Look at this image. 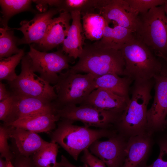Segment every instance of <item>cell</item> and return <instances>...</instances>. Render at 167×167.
<instances>
[{
	"label": "cell",
	"instance_id": "cell-26",
	"mask_svg": "<svg viewBox=\"0 0 167 167\" xmlns=\"http://www.w3.org/2000/svg\"><path fill=\"white\" fill-rule=\"evenodd\" d=\"M32 2L29 0H0L2 14L0 22L3 27H8V21L13 16L31 9Z\"/></svg>",
	"mask_w": 167,
	"mask_h": 167
},
{
	"label": "cell",
	"instance_id": "cell-32",
	"mask_svg": "<svg viewBox=\"0 0 167 167\" xmlns=\"http://www.w3.org/2000/svg\"><path fill=\"white\" fill-rule=\"evenodd\" d=\"M158 144L160 152L158 158L151 165L144 167H167V137L160 139Z\"/></svg>",
	"mask_w": 167,
	"mask_h": 167
},
{
	"label": "cell",
	"instance_id": "cell-10",
	"mask_svg": "<svg viewBox=\"0 0 167 167\" xmlns=\"http://www.w3.org/2000/svg\"><path fill=\"white\" fill-rule=\"evenodd\" d=\"M155 94L147 112L148 132L153 135L165 128L167 117V73L154 78Z\"/></svg>",
	"mask_w": 167,
	"mask_h": 167
},
{
	"label": "cell",
	"instance_id": "cell-13",
	"mask_svg": "<svg viewBox=\"0 0 167 167\" xmlns=\"http://www.w3.org/2000/svg\"><path fill=\"white\" fill-rule=\"evenodd\" d=\"M58 12L56 8H51L43 13L36 14L30 21H21V26L14 28L20 31L24 35L21 39H19L18 45L39 44L43 38L53 17Z\"/></svg>",
	"mask_w": 167,
	"mask_h": 167
},
{
	"label": "cell",
	"instance_id": "cell-18",
	"mask_svg": "<svg viewBox=\"0 0 167 167\" xmlns=\"http://www.w3.org/2000/svg\"><path fill=\"white\" fill-rule=\"evenodd\" d=\"M72 23L67 36L62 43V50L68 57L74 59L79 58L85 44L86 38L82 27L81 15L79 11H72Z\"/></svg>",
	"mask_w": 167,
	"mask_h": 167
},
{
	"label": "cell",
	"instance_id": "cell-30",
	"mask_svg": "<svg viewBox=\"0 0 167 167\" xmlns=\"http://www.w3.org/2000/svg\"><path fill=\"white\" fill-rule=\"evenodd\" d=\"M166 0H126L131 9L139 15L147 12L151 9L161 6Z\"/></svg>",
	"mask_w": 167,
	"mask_h": 167
},
{
	"label": "cell",
	"instance_id": "cell-9",
	"mask_svg": "<svg viewBox=\"0 0 167 167\" xmlns=\"http://www.w3.org/2000/svg\"><path fill=\"white\" fill-rule=\"evenodd\" d=\"M27 54L30 57L32 69L34 72L50 84L57 83L59 74L65 69H69L71 58L62 50L47 53L37 50L32 45Z\"/></svg>",
	"mask_w": 167,
	"mask_h": 167
},
{
	"label": "cell",
	"instance_id": "cell-11",
	"mask_svg": "<svg viewBox=\"0 0 167 167\" xmlns=\"http://www.w3.org/2000/svg\"><path fill=\"white\" fill-rule=\"evenodd\" d=\"M128 139L117 133L107 140L95 141L89 148L90 152L102 161L107 167H122Z\"/></svg>",
	"mask_w": 167,
	"mask_h": 167
},
{
	"label": "cell",
	"instance_id": "cell-33",
	"mask_svg": "<svg viewBox=\"0 0 167 167\" xmlns=\"http://www.w3.org/2000/svg\"><path fill=\"white\" fill-rule=\"evenodd\" d=\"M81 161L88 167H107L102 161L92 154L88 149L83 151Z\"/></svg>",
	"mask_w": 167,
	"mask_h": 167
},
{
	"label": "cell",
	"instance_id": "cell-27",
	"mask_svg": "<svg viewBox=\"0 0 167 167\" xmlns=\"http://www.w3.org/2000/svg\"><path fill=\"white\" fill-rule=\"evenodd\" d=\"M9 27L0 28V58H8L19 53L17 47L19 39Z\"/></svg>",
	"mask_w": 167,
	"mask_h": 167
},
{
	"label": "cell",
	"instance_id": "cell-41",
	"mask_svg": "<svg viewBox=\"0 0 167 167\" xmlns=\"http://www.w3.org/2000/svg\"><path fill=\"white\" fill-rule=\"evenodd\" d=\"M165 60L167 62V58Z\"/></svg>",
	"mask_w": 167,
	"mask_h": 167
},
{
	"label": "cell",
	"instance_id": "cell-16",
	"mask_svg": "<svg viewBox=\"0 0 167 167\" xmlns=\"http://www.w3.org/2000/svg\"><path fill=\"white\" fill-rule=\"evenodd\" d=\"M71 19V14L66 12H60L58 17L52 19L43 38L38 44L39 46L47 51L62 44L67 36Z\"/></svg>",
	"mask_w": 167,
	"mask_h": 167
},
{
	"label": "cell",
	"instance_id": "cell-22",
	"mask_svg": "<svg viewBox=\"0 0 167 167\" xmlns=\"http://www.w3.org/2000/svg\"><path fill=\"white\" fill-rule=\"evenodd\" d=\"M133 81L125 76L122 77L114 74H108L95 77L96 89H106L121 96L130 99V87Z\"/></svg>",
	"mask_w": 167,
	"mask_h": 167
},
{
	"label": "cell",
	"instance_id": "cell-35",
	"mask_svg": "<svg viewBox=\"0 0 167 167\" xmlns=\"http://www.w3.org/2000/svg\"><path fill=\"white\" fill-rule=\"evenodd\" d=\"M11 94V92L7 90L6 84L1 81L0 82V101L8 98Z\"/></svg>",
	"mask_w": 167,
	"mask_h": 167
},
{
	"label": "cell",
	"instance_id": "cell-21",
	"mask_svg": "<svg viewBox=\"0 0 167 167\" xmlns=\"http://www.w3.org/2000/svg\"><path fill=\"white\" fill-rule=\"evenodd\" d=\"M134 37V32L130 29L117 24L111 27L106 24L102 38L92 44L98 47L120 50Z\"/></svg>",
	"mask_w": 167,
	"mask_h": 167
},
{
	"label": "cell",
	"instance_id": "cell-38",
	"mask_svg": "<svg viewBox=\"0 0 167 167\" xmlns=\"http://www.w3.org/2000/svg\"><path fill=\"white\" fill-rule=\"evenodd\" d=\"M6 167H15L11 161H6Z\"/></svg>",
	"mask_w": 167,
	"mask_h": 167
},
{
	"label": "cell",
	"instance_id": "cell-24",
	"mask_svg": "<svg viewBox=\"0 0 167 167\" xmlns=\"http://www.w3.org/2000/svg\"><path fill=\"white\" fill-rule=\"evenodd\" d=\"M105 0H64L61 2L56 8L59 13L79 11L81 15L95 13L97 9L99 10L105 4Z\"/></svg>",
	"mask_w": 167,
	"mask_h": 167
},
{
	"label": "cell",
	"instance_id": "cell-14",
	"mask_svg": "<svg viewBox=\"0 0 167 167\" xmlns=\"http://www.w3.org/2000/svg\"><path fill=\"white\" fill-rule=\"evenodd\" d=\"M153 135L147 133L129 138L122 167H144L153 145Z\"/></svg>",
	"mask_w": 167,
	"mask_h": 167
},
{
	"label": "cell",
	"instance_id": "cell-1",
	"mask_svg": "<svg viewBox=\"0 0 167 167\" xmlns=\"http://www.w3.org/2000/svg\"><path fill=\"white\" fill-rule=\"evenodd\" d=\"M152 79L134 81L131 98L114 126L118 133L127 139L148 133L147 107L152 97Z\"/></svg>",
	"mask_w": 167,
	"mask_h": 167
},
{
	"label": "cell",
	"instance_id": "cell-4",
	"mask_svg": "<svg viewBox=\"0 0 167 167\" xmlns=\"http://www.w3.org/2000/svg\"><path fill=\"white\" fill-rule=\"evenodd\" d=\"M79 58L69 68L74 72L90 73L95 77L108 74L124 75L125 62L120 50L85 44Z\"/></svg>",
	"mask_w": 167,
	"mask_h": 167
},
{
	"label": "cell",
	"instance_id": "cell-25",
	"mask_svg": "<svg viewBox=\"0 0 167 167\" xmlns=\"http://www.w3.org/2000/svg\"><path fill=\"white\" fill-rule=\"evenodd\" d=\"M58 149V143L48 142L32 155L31 159L36 167H62L57 161Z\"/></svg>",
	"mask_w": 167,
	"mask_h": 167
},
{
	"label": "cell",
	"instance_id": "cell-15",
	"mask_svg": "<svg viewBox=\"0 0 167 167\" xmlns=\"http://www.w3.org/2000/svg\"><path fill=\"white\" fill-rule=\"evenodd\" d=\"M56 109L20 118L10 124L5 125L36 133H50L56 128V122L60 120Z\"/></svg>",
	"mask_w": 167,
	"mask_h": 167
},
{
	"label": "cell",
	"instance_id": "cell-36",
	"mask_svg": "<svg viewBox=\"0 0 167 167\" xmlns=\"http://www.w3.org/2000/svg\"><path fill=\"white\" fill-rule=\"evenodd\" d=\"M59 162L62 167H88L87 165L85 164L82 166H75L70 162L66 157L63 155L61 156V161Z\"/></svg>",
	"mask_w": 167,
	"mask_h": 167
},
{
	"label": "cell",
	"instance_id": "cell-40",
	"mask_svg": "<svg viewBox=\"0 0 167 167\" xmlns=\"http://www.w3.org/2000/svg\"><path fill=\"white\" fill-rule=\"evenodd\" d=\"M167 127V117L166 119V122H165V127Z\"/></svg>",
	"mask_w": 167,
	"mask_h": 167
},
{
	"label": "cell",
	"instance_id": "cell-29",
	"mask_svg": "<svg viewBox=\"0 0 167 167\" xmlns=\"http://www.w3.org/2000/svg\"><path fill=\"white\" fill-rule=\"evenodd\" d=\"M11 128V126L4 124L0 126V157L4 158L6 161L12 162L15 156L11 151L8 143Z\"/></svg>",
	"mask_w": 167,
	"mask_h": 167
},
{
	"label": "cell",
	"instance_id": "cell-39",
	"mask_svg": "<svg viewBox=\"0 0 167 167\" xmlns=\"http://www.w3.org/2000/svg\"><path fill=\"white\" fill-rule=\"evenodd\" d=\"M164 6L167 20V0H166Z\"/></svg>",
	"mask_w": 167,
	"mask_h": 167
},
{
	"label": "cell",
	"instance_id": "cell-19",
	"mask_svg": "<svg viewBox=\"0 0 167 167\" xmlns=\"http://www.w3.org/2000/svg\"><path fill=\"white\" fill-rule=\"evenodd\" d=\"M11 126L10 138L14 140L18 152L17 154L20 155L30 157L48 142L37 133Z\"/></svg>",
	"mask_w": 167,
	"mask_h": 167
},
{
	"label": "cell",
	"instance_id": "cell-34",
	"mask_svg": "<svg viewBox=\"0 0 167 167\" xmlns=\"http://www.w3.org/2000/svg\"><path fill=\"white\" fill-rule=\"evenodd\" d=\"M14 165L15 167H36L31 158L16 154L15 156Z\"/></svg>",
	"mask_w": 167,
	"mask_h": 167
},
{
	"label": "cell",
	"instance_id": "cell-17",
	"mask_svg": "<svg viewBox=\"0 0 167 167\" xmlns=\"http://www.w3.org/2000/svg\"><path fill=\"white\" fill-rule=\"evenodd\" d=\"M130 100L106 89L98 88L93 90L80 105L121 114Z\"/></svg>",
	"mask_w": 167,
	"mask_h": 167
},
{
	"label": "cell",
	"instance_id": "cell-28",
	"mask_svg": "<svg viewBox=\"0 0 167 167\" xmlns=\"http://www.w3.org/2000/svg\"><path fill=\"white\" fill-rule=\"evenodd\" d=\"M24 51L21 49L20 51L16 54L8 57L0 59V80L12 82L17 77L15 72V68L25 55Z\"/></svg>",
	"mask_w": 167,
	"mask_h": 167
},
{
	"label": "cell",
	"instance_id": "cell-5",
	"mask_svg": "<svg viewBox=\"0 0 167 167\" xmlns=\"http://www.w3.org/2000/svg\"><path fill=\"white\" fill-rule=\"evenodd\" d=\"M139 16L134 37L156 56L165 60L167 58V20L164 5L153 7Z\"/></svg>",
	"mask_w": 167,
	"mask_h": 167
},
{
	"label": "cell",
	"instance_id": "cell-20",
	"mask_svg": "<svg viewBox=\"0 0 167 167\" xmlns=\"http://www.w3.org/2000/svg\"><path fill=\"white\" fill-rule=\"evenodd\" d=\"M11 92L14 99L12 122L20 118L56 109L52 102H48L36 98L23 96Z\"/></svg>",
	"mask_w": 167,
	"mask_h": 167
},
{
	"label": "cell",
	"instance_id": "cell-37",
	"mask_svg": "<svg viewBox=\"0 0 167 167\" xmlns=\"http://www.w3.org/2000/svg\"><path fill=\"white\" fill-rule=\"evenodd\" d=\"M0 167H6V162L2 158H0Z\"/></svg>",
	"mask_w": 167,
	"mask_h": 167
},
{
	"label": "cell",
	"instance_id": "cell-2",
	"mask_svg": "<svg viewBox=\"0 0 167 167\" xmlns=\"http://www.w3.org/2000/svg\"><path fill=\"white\" fill-rule=\"evenodd\" d=\"M56 128L50 133L51 142L58 144L76 161L81 152L89 148L95 141L108 138L116 134L113 128L93 129L73 124L74 122L60 119Z\"/></svg>",
	"mask_w": 167,
	"mask_h": 167
},
{
	"label": "cell",
	"instance_id": "cell-12",
	"mask_svg": "<svg viewBox=\"0 0 167 167\" xmlns=\"http://www.w3.org/2000/svg\"><path fill=\"white\" fill-rule=\"evenodd\" d=\"M99 14L109 25L111 21L128 28L134 33L139 23V16L131 7L126 0H105Z\"/></svg>",
	"mask_w": 167,
	"mask_h": 167
},
{
	"label": "cell",
	"instance_id": "cell-7",
	"mask_svg": "<svg viewBox=\"0 0 167 167\" xmlns=\"http://www.w3.org/2000/svg\"><path fill=\"white\" fill-rule=\"evenodd\" d=\"M12 92L17 94L36 98L52 102L56 98L55 86L35 74L31 59L27 54L21 60V71L14 81L8 82Z\"/></svg>",
	"mask_w": 167,
	"mask_h": 167
},
{
	"label": "cell",
	"instance_id": "cell-23",
	"mask_svg": "<svg viewBox=\"0 0 167 167\" xmlns=\"http://www.w3.org/2000/svg\"><path fill=\"white\" fill-rule=\"evenodd\" d=\"M83 28L85 38L96 41L102 37L106 24L104 17L99 13H87L81 14Z\"/></svg>",
	"mask_w": 167,
	"mask_h": 167
},
{
	"label": "cell",
	"instance_id": "cell-3",
	"mask_svg": "<svg viewBox=\"0 0 167 167\" xmlns=\"http://www.w3.org/2000/svg\"><path fill=\"white\" fill-rule=\"evenodd\" d=\"M120 50L125 62L124 76L133 81L149 80L166 73L156 56L134 37Z\"/></svg>",
	"mask_w": 167,
	"mask_h": 167
},
{
	"label": "cell",
	"instance_id": "cell-31",
	"mask_svg": "<svg viewBox=\"0 0 167 167\" xmlns=\"http://www.w3.org/2000/svg\"><path fill=\"white\" fill-rule=\"evenodd\" d=\"M14 111V99L12 92L7 98L0 101V120L4 124L12 122Z\"/></svg>",
	"mask_w": 167,
	"mask_h": 167
},
{
	"label": "cell",
	"instance_id": "cell-8",
	"mask_svg": "<svg viewBox=\"0 0 167 167\" xmlns=\"http://www.w3.org/2000/svg\"><path fill=\"white\" fill-rule=\"evenodd\" d=\"M60 119H66L74 122H82L84 126L99 129H109L113 126L121 114L102 110L83 105H71L56 109Z\"/></svg>",
	"mask_w": 167,
	"mask_h": 167
},
{
	"label": "cell",
	"instance_id": "cell-6",
	"mask_svg": "<svg viewBox=\"0 0 167 167\" xmlns=\"http://www.w3.org/2000/svg\"><path fill=\"white\" fill-rule=\"evenodd\" d=\"M95 78L91 74L75 73L69 68L66 72L60 73L54 85L57 97L52 103L55 108L83 103L96 89Z\"/></svg>",
	"mask_w": 167,
	"mask_h": 167
}]
</instances>
